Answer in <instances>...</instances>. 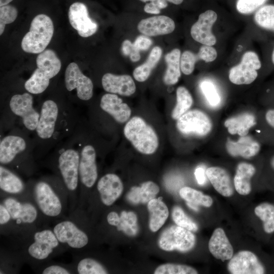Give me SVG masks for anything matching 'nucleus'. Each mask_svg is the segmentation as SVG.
Returning a JSON list of instances; mask_svg holds the SVG:
<instances>
[{"label": "nucleus", "instance_id": "obj_6", "mask_svg": "<svg viewBox=\"0 0 274 274\" xmlns=\"http://www.w3.org/2000/svg\"><path fill=\"white\" fill-rule=\"evenodd\" d=\"M24 129L13 128L0 141V163L13 170L25 172L31 168L32 151L35 150L33 139Z\"/></svg>", "mask_w": 274, "mask_h": 274}, {"label": "nucleus", "instance_id": "obj_13", "mask_svg": "<svg viewBox=\"0 0 274 274\" xmlns=\"http://www.w3.org/2000/svg\"><path fill=\"white\" fill-rule=\"evenodd\" d=\"M96 152L94 146L81 142L79 163V193L78 200L84 195L85 189L93 187L98 178Z\"/></svg>", "mask_w": 274, "mask_h": 274}, {"label": "nucleus", "instance_id": "obj_12", "mask_svg": "<svg viewBox=\"0 0 274 274\" xmlns=\"http://www.w3.org/2000/svg\"><path fill=\"white\" fill-rule=\"evenodd\" d=\"M195 241V236L191 231L178 225H172L161 233L158 245L165 251L177 250L185 253L194 248Z\"/></svg>", "mask_w": 274, "mask_h": 274}, {"label": "nucleus", "instance_id": "obj_25", "mask_svg": "<svg viewBox=\"0 0 274 274\" xmlns=\"http://www.w3.org/2000/svg\"><path fill=\"white\" fill-rule=\"evenodd\" d=\"M106 219L109 225L129 236H136L139 231L137 216L133 212L123 211L119 214L111 211L107 214Z\"/></svg>", "mask_w": 274, "mask_h": 274}, {"label": "nucleus", "instance_id": "obj_11", "mask_svg": "<svg viewBox=\"0 0 274 274\" xmlns=\"http://www.w3.org/2000/svg\"><path fill=\"white\" fill-rule=\"evenodd\" d=\"M31 94L27 92L12 95L7 108L12 117L19 118L23 129L29 133L35 132L40 117L39 110L34 107Z\"/></svg>", "mask_w": 274, "mask_h": 274}, {"label": "nucleus", "instance_id": "obj_42", "mask_svg": "<svg viewBox=\"0 0 274 274\" xmlns=\"http://www.w3.org/2000/svg\"><path fill=\"white\" fill-rule=\"evenodd\" d=\"M39 273L43 274H71L75 273L71 264L48 263L38 267Z\"/></svg>", "mask_w": 274, "mask_h": 274}, {"label": "nucleus", "instance_id": "obj_19", "mask_svg": "<svg viewBox=\"0 0 274 274\" xmlns=\"http://www.w3.org/2000/svg\"><path fill=\"white\" fill-rule=\"evenodd\" d=\"M217 19V14L213 10H208L201 13L197 21L191 28L192 38L203 45H214L216 43V38L212 32V28Z\"/></svg>", "mask_w": 274, "mask_h": 274}, {"label": "nucleus", "instance_id": "obj_22", "mask_svg": "<svg viewBox=\"0 0 274 274\" xmlns=\"http://www.w3.org/2000/svg\"><path fill=\"white\" fill-rule=\"evenodd\" d=\"M140 32L148 37H154L172 33L175 23L165 15H156L142 19L138 24Z\"/></svg>", "mask_w": 274, "mask_h": 274}, {"label": "nucleus", "instance_id": "obj_37", "mask_svg": "<svg viewBox=\"0 0 274 274\" xmlns=\"http://www.w3.org/2000/svg\"><path fill=\"white\" fill-rule=\"evenodd\" d=\"M179 194L187 202L193 204L210 207L213 204V199L210 196L189 187H182L180 190Z\"/></svg>", "mask_w": 274, "mask_h": 274}, {"label": "nucleus", "instance_id": "obj_5", "mask_svg": "<svg viewBox=\"0 0 274 274\" xmlns=\"http://www.w3.org/2000/svg\"><path fill=\"white\" fill-rule=\"evenodd\" d=\"M29 184L32 200L45 220L58 219L63 216L69 197L58 177L43 178Z\"/></svg>", "mask_w": 274, "mask_h": 274}, {"label": "nucleus", "instance_id": "obj_50", "mask_svg": "<svg viewBox=\"0 0 274 274\" xmlns=\"http://www.w3.org/2000/svg\"><path fill=\"white\" fill-rule=\"evenodd\" d=\"M141 3H147L153 2L157 4L162 10L166 9L168 6V3L166 0H138Z\"/></svg>", "mask_w": 274, "mask_h": 274}, {"label": "nucleus", "instance_id": "obj_2", "mask_svg": "<svg viewBox=\"0 0 274 274\" xmlns=\"http://www.w3.org/2000/svg\"><path fill=\"white\" fill-rule=\"evenodd\" d=\"M45 221L32 198H19L6 195L1 198V234L17 238L41 227Z\"/></svg>", "mask_w": 274, "mask_h": 274}, {"label": "nucleus", "instance_id": "obj_32", "mask_svg": "<svg viewBox=\"0 0 274 274\" xmlns=\"http://www.w3.org/2000/svg\"><path fill=\"white\" fill-rule=\"evenodd\" d=\"M255 172V168L251 164L242 162L237 165L234 178V185L236 191L239 194L246 195L250 193V181Z\"/></svg>", "mask_w": 274, "mask_h": 274}, {"label": "nucleus", "instance_id": "obj_27", "mask_svg": "<svg viewBox=\"0 0 274 274\" xmlns=\"http://www.w3.org/2000/svg\"><path fill=\"white\" fill-rule=\"evenodd\" d=\"M209 249L214 257L222 261L230 260L233 254V247L221 228L214 231L209 242Z\"/></svg>", "mask_w": 274, "mask_h": 274}, {"label": "nucleus", "instance_id": "obj_45", "mask_svg": "<svg viewBox=\"0 0 274 274\" xmlns=\"http://www.w3.org/2000/svg\"><path fill=\"white\" fill-rule=\"evenodd\" d=\"M268 0H237L236 7L238 12L243 14L253 13Z\"/></svg>", "mask_w": 274, "mask_h": 274}, {"label": "nucleus", "instance_id": "obj_53", "mask_svg": "<svg viewBox=\"0 0 274 274\" xmlns=\"http://www.w3.org/2000/svg\"><path fill=\"white\" fill-rule=\"evenodd\" d=\"M12 1L13 0H0V6L2 7L7 5Z\"/></svg>", "mask_w": 274, "mask_h": 274}, {"label": "nucleus", "instance_id": "obj_36", "mask_svg": "<svg viewBox=\"0 0 274 274\" xmlns=\"http://www.w3.org/2000/svg\"><path fill=\"white\" fill-rule=\"evenodd\" d=\"M177 104L172 112V117L178 120L191 107L193 103L192 96L186 88L179 87L176 91Z\"/></svg>", "mask_w": 274, "mask_h": 274}, {"label": "nucleus", "instance_id": "obj_39", "mask_svg": "<svg viewBox=\"0 0 274 274\" xmlns=\"http://www.w3.org/2000/svg\"><path fill=\"white\" fill-rule=\"evenodd\" d=\"M256 23L261 27L274 31V5L261 7L254 15Z\"/></svg>", "mask_w": 274, "mask_h": 274}, {"label": "nucleus", "instance_id": "obj_55", "mask_svg": "<svg viewBox=\"0 0 274 274\" xmlns=\"http://www.w3.org/2000/svg\"><path fill=\"white\" fill-rule=\"evenodd\" d=\"M271 165L273 168L274 169V156L272 158L271 160Z\"/></svg>", "mask_w": 274, "mask_h": 274}, {"label": "nucleus", "instance_id": "obj_31", "mask_svg": "<svg viewBox=\"0 0 274 274\" xmlns=\"http://www.w3.org/2000/svg\"><path fill=\"white\" fill-rule=\"evenodd\" d=\"M159 187L152 181H147L141 186H133L127 194V200L133 204L146 203L155 198Z\"/></svg>", "mask_w": 274, "mask_h": 274}, {"label": "nucleus", "instance_id": "obj_29", "mask_svg": "<svg viewBox=\"0 0 274 274\" xmlns=\"http://www.w3.org/2000/svg\"><path fill=\"white\" fill-rule=\"evenodd\" d=\"M228 152L233 156H241L248 158L256 155L260 150V145L250 136H242L237 142L228 140Z\"/></svg>", "mask_w": 274, "mask_h": 274}, {"label": "nucleus", "instance_id": "obj_1", "mask_svg": "<svg viewBox=\"0 0 274 274\" xmlns=\"http://www.w3.org/2000/svg\"><path fill=\"white\" fill-rule=\"evenodd\" d=\"M40 117L33 132L36 155L47 152L79 125L74 108L61 105L54 99L44 100L39 109Z\"/></svg>", "mask_w": 274, "mask_h": 274}, {"label": "nucleus", "instance_id": "obj_38", "mask_svg": "<svg viewBox=\"0 0 274 274\" xmlns=\"http://www.w3.org/2000/svg\"><path fill=\"white\" fill-rule=\"evenodd\" d=\"M256 215L263 222V229L265 232H274V206L264 202L257 206L254 210Z\"/></svg>", "mask_w": 274, "mask_h": 274}, {"label": "nucleus", "instance_id": "obj_21", "mask_svg": "<svg viewBox=\"0 0 274 274\" xmlns=\"http://www.w3.org/2000/svg\"><path fill=\"white\" fill-rule=\"evenodd\" d=\"M96 189L101 202L106 207H110L122 194L123 185L121 179L117 175L108 173L99 179Z\"/></svg>", "mask_w": 274, "mask_h": 274}, {"label": "nucleus", "instance_id": "obj_34", "mask_svg": "<svg viewBox=\"0 0 274 274\" xmlns=\"http://www.w3.org/2000/svg\"><path fill=\"white\" fill-rule=\"evenodd\" d=\"M256 124L254 116L250 113H244L226 120L224 125L231 134L246 136L249 129Z\"/></svg>", "mask_w": 274, "mask_h": 274}, {"label": "nucleus", "instance_id": "obj_16", "mask_svg": "<svg viewBox=\"0 0 274 274\" xmlns=\"http://www.w3.org/2000/svg\"><path fill=\"white\" fill-rule=\"evenodd\" d=\"M176 126L183 134L204 136L211 131L212 123L205 113L194 110L186 112L180 117L177 120Z\"/></svg>", "mask_w": 274, "mask_h": 274}, {"label": "nucleus", "instance_id": "obj_28", "mask_svg": "<svg viewBox=\"0 0 274 274\" xmlns=\"http://www.w3.org/2000/svg\"><path fill=\"white\" fill-rule=\"evenodd\" d=\"M206 174L215 190L222 195L229 197L234 192L233 186L228 173L220 167H210Z\"/></svg>", "mask_w": 274, "mask_h": 274}, {"label": "nucleus", "instance_id": "obj_24", "mask_svg": "<svg viewBox=\"0 0 274 274\" xmlns=\"http://www.w3.org/2000/svg\"><path fill=\"white\" fill-rule=\"evenodd\" d=\"M99 106L104 112L119 123L126 122L131 115L130 107L116 94L108 93L103 95L100 100Z\"/></svg>", "mask_w": 274, "mask_h": 274}, {"label": "nucleus", "instance_id": "obj_4", "mask_svg": "<svg viewBox=\"0 0 274 274\" xmlns=\"http://www.w3.org/2000/svg\"><path fill=\"white\" fill-rule=\"evenodd\" d=\"M14 239L18 247L16 253L23 261L36 267L67 250L60 243L53 229L48 227H41Z\"/></svg>", "mask_w": 274, "mask_h": 274}, {"label": "nucleus", "instance_id": "obj_44", "mask_svg": "<svg viewBox=\"0 0 274 274\" xmlns=\"http://www.w3.org/2000/svg\"><path fill=\"white\" fill-rule=\"evenodd\" d=\"M200 88L209 103L213 107L217 106L220 102V97L214 84L209 81L200 84Z\"/></svg>", "mask_w": 274, "mask_h": 274}, {"label": "nucleus", "instance_id": "obj_40", "mask_svg": "<svg viewBox=\"0 0 274 274\" xmlns=\"http://www.w3.org/2000/svg\"><path fill=\"white\" fill-rule=\"evenodd\" d=\"M154 274H197L193 267L186 265L167 263L158 266Z\"/></svg>", "mask_w": 274, "mask_h": 274}, {"label": "nucleus", "instance_id": "obj_7", "mask_svg": "<svg viewBox=\"0 0 274 274\" xmlns=\"http://www.w3.org/2000/svg\"><path fill=\"white\" fill-rule=\"evenodd\" d=\"M80 214L81 209L76 208L69 216L58 221L52 228L60 243L76 253L86 248L89 242L88 234L82 225Z\"/></svg>", "mask_w": 274, "mask_h": 274}, {"label": "nucleus", "instance_id": "obj_48", "mask_svg": "<svg viewBox=\"0 0 274 274\" xmlns=\"http://www.w3.org/2000/svg\"><path fill=\"white\" fill-rule=\"evenodd\" d=\"M143 10L145 13L148 14H159L162 9L157 4L151 2L144 5Z\"/></svg>", "mask_w": 274, "mask_h": 274}, {"label": "nucleus", "instance_id": "obj_9", "mask_svg": "<svg viewBox=\"0 0 274 274\" xmlns=\"http://www.w3.org/2000/svg\"><path fill=\"white\" fill-rule=\"evenodd\" d=\"M123 132L134 148L142 154H153L158 148L159 141L156 132L141 117L134 116L130 119Z\"/></svg>", "mask_w": 274, "mask_h": 274}, {"label": "nucleus", "instance_id": "obj_14", "mask_svg": "<svg viewBox=\"0 0 274 274\" xmlns=\"http://www.w3.org/2000/svg\"><path fill=\"white\" fill-rule=\"evenodd\" d=\"M261 66L257 54L253 51L246 52L243 55L241 62L230 70L229 80L236 85L251 84L257 78V70Z\"/></svg>", "mask_w": 274, "mask_h": 274}, {"label": "nucleus", "instance_id": "obj_49", "mask_svg": "<svg viewBox=\"0 0 274 274\" xmlns=\"http://www.w3.org/2000/svg\"><path fill=\"white\" fill-rule=\"evenodd\" d=\"M194 175L198 184L203 185L206 183V178L204 169L202 167H198L196 168Z\"/></svg>", "mask_w": 274, "mask_h": 274}, {"label": "nucleus", "instance_id": "obj_33", "mask_svg": "<svg viewBox=\"0 0 274 274\" xmlns=\"http://www.w3.org/2000/svg\"><path fill=\"white\" fill-rule=\"evenodd\" d=\"M180 57L181 51L178 48L166 54L165 60L167 68L163 78L165 84L172 85L178 82L181 76Z\"/></svg>", "mask_w": 274, "mask_h": 274}, {"label": "nucleus", "instance_id": "obj_3", "mask_svg": "<svg viewBox=\"0 0 274 274\" xmlns=\"http://www.w3.org/2000/svg\"><path fill=\"white\" fill-rule=\"evenodd\" d=\"M81 144L79 125L68 140L57 148L54 156L55 170L67 191L71 212L78 203Z\"/></svg>", "mask_w": 274, "mask_h": 274}, {"label": "nucleus", "instance_id": "obj_30", "mask_svg": "<svg viewBox=\"0 0 274 274\" xmlns=\"http://www.w3.org/2000/svg\"><path fill=\"white\" fill-rule=\"evenodd\" d=\"M147 209L149 213V229L152 232H156L163 225L168 217V208L159 197L150 200L147 203Z\"/></svg>", "mask_w": 274, "mask_h": 274}, {"label": "nucleus", "instance_id": "obj_8", "mask_svg": "<svg viewBox=\"0 0 274 274\" xmlns=\"http://www.w3.org/2000/svg\"><path fill=\"white\" fill-rule=\"evenodd\" d=\"M37 68L24 83L25 89L32 94H39L48 87L50 80L59 72L61 63L56 53L47 49L39 54Z\"/></svg>", "mask_w": 274, "mask_h": 274}, {"label": "nucleus", "instance_id": "obj_47", "mask_svg": "<svg viewBox=\"0 0 274 274\" xmlns=\"http://www.w3.org/2000/svg\"><path fill=\"white\" fill-rule=\"evenodd\" d=\"M134 46L140 51L148 50L152 44V41L145 35L138 37L134 43Z\"/></svg>", "mask_w": 274, "mask_h": 274}, {"label": "nucleus", "instance_id": "obj_26", "mask_svg": "<svg viewBox=\"0 0 274 274\" xmlns=\"http://www.w3.org/2000/svg\"><path fill=\"white\" fill-rule=\"evenodd\" d=\"M217 57V52L216 49L208 45H202L196 54L190 51H185L180 57L181 70L184 74L189 75L194 71L195 63L197 60L212 62L215 60Z\"/></svg>", "mask_w": 274, "mask_h": 274}, {"label": "nucleus", "instance_id": "obj_51", "mask_svg": "<svg viewBox=\"0 0 274 274\" xmlns=\"http://www.w3.org/2000/svg\"><path fill=\"white\" fill-rule=\"evenodd\" d=\"M265 118L267 123L274 127V109L268 110L266 113Z\"/></svg>", "mask_w": 274, "mask_h": 274}, {"label": "nucleus", "instance_id": "obj_23", "mask_svg": "<svg viewBox=\"0 0 274 274\" xmlns=\"http://www.w3.org/2000/svg\"><path fill=\"white\" fill-rule=\"evenodd\" d=\"M101 84L106 91L123 96H130L136 90L134 81L128 75H116L106 73L102 77Z\"/></svg>", "mask_w": 274, "mask_h": 274}, {"label": "nucleus", "instance_id": "obj_18", "mask_svg": "<svg viewBox=\"0 0 274 274\" xmlns=\"http://www.w3.org/2000/svg\"><path fill=\"white\" fill-rule=\"evenodd\" d=\"M68 17L71 25L81 37L87 38L96 32L97 24L89 16L87 8L84 4L76 2L72 4Z\"/></svg>", "mask_w": 274, "mask_h": 274}, {"label": "nucleus", "instance_id": "obj_41", "mask_svg": "<svg viewBox=\"0 0 274 274\" xmlns=\"http://www.w3.org/2000/svg\"><path fill=\"white\" fill-rule=\"evenodd\" d=\"M172 216L177 225L191 231H196L198 226L192 220L179 206H175L172 210Z\"/></svg>", "mask_w": 274, "mask_h": 274}, {"label": "nucleus", "instance_id": "obj_10", "mask_svg": "<svg viewBox=\"0 0 274 274\" xmlns=\"http://www.w3.org/2000/svg\"><path fill=\"white\" fill-rule=\"evenodd\" d=\"M54 33V25L51 19L41 14L33 18L29 30L23 37L21 48L27 53L39 54L48 45Z\"/></svg>", "mask_w": 274, "mask_h": 274}, {"label": "nucleus", "instance_id": "obj_52", "mask_svg": "<svg viewBox=\"0 0 274 274\" xmlns=\"http://www.w3.org/2000/svg\"><path fill=\"white\" fill-rule=\"evenodd\" d=\"M168 3L173 4L176 5H181L184 0H166Z\"/></svg>", "mask_w": 274, "mask_h": 274}, {"label": "nucleus", "instance_id": "obj_17", "mask_svg": "<svg viewBox=\"0 0 274 274\" xmlns=\"http://www.w3.org/2000/svg\"><path fill=\"white\" fill-rule=\"evenodd\" d=\"M0 189L3 195L31 198L29 183L26 184L15 171L0 165Z\"/></svg>", "mask_w": 274, "mask_h": 274}, {"label": "nucleus", "instance_id": "obj_54", "mask_svg": "<svg viewBox=\"0 0 274 274\" xmlns=\"http://www.w3.org/2000/svg\"><path fill=\"white\" fill-rule=\"evenodd\" d=\"M187 204L190 208H191L193 210H194L195 211H198V209L197 208V207H196L195 206H194V204L189 203V202H187Z\"/></svg>", "mask_w": 274, "mask_h": 274}, {"label": "nucleus", "instance_id": "obj_56", "mask_svg": "<svg viewBox=\"0 0 274 274\" xmlns=\"http://www.w3.org/2000/svg\"><path fill=\"white\" fill-rule=\"evenodd\" d=\"M272 61L273 63L274 64V49L272 54Z\"/></svg>", "mask_w": 274, "mask_h": 274}, {"label": "nucleus", "instance_id": "obj_46", "mask_svg": "<svg viewBox=\"0 0 274 274\" xmlns=\"http://www.w3.org/2000/svg\"><path fill=\"white\" fill-rule=\"evenodd\" d=\"M122 51L125 55L129 56L130 60L133 62L138 61L140 59V51L136 49L133 44L128 40L123 41Z\"/></svg>", "mask_w": 274, "mask_h": 274}, {"label": "nucleus", "instance_id": "obj_15", "mask_svg": "<svg viewBox=\"0 0 274 274\" xmlns=\"http://www.w3.org/2000/svg\"><path fill=\"white\" fill-rule=\"evenodd\" d=\"M64 83L66 90H76L78 98L88 101L93 96V84L91 80L84 75L76 63H70L66 68Z\"/></svg>", "mask_w": 274, "mask_h": 274}, {"label": "nucleus", "instance_id": "obj_20", "mask_svg": "<svg viewBox=\"0 0 274 274\" xmlns=\"http://www.w3.org/2000/svg\"><path fill=\"white\" fill-rule=\"evenodd\" d=\"M227 268L232 274H263L265 271L257 256L249 251H241L232 256Z\"/></svg>", "mask_w": 274, "mask_h": 274}, {"label": "nucleus", "instance_id": "obj_35", "mask_svg": "<svg viewBox=\"0 0 274 274\" xmlns=\"http://www.w3.org/2000/svg\"><path fill=\"white\" fill-rule=\"evenodd\" d=\"M162 52L161 48L158 46H155L152 49L145 62L136 67L133 72V76L136 81L143 82L147 80L159 61Z\"/></svg>", "mask_w": 274, "mask_h": 274}, {"label": "nucleus", "instance_id": "obj_43", "mask_svg": "<svg viewBox=\"0 0 274 274\" xmlns=\"http://www.w3.org/2000/svg\"><path fill=\"white\" fill-rule=\"evenodd\" d=\"M18 15L17 9L9 5L0 8V35L4 31L6 24L13 22Z\"/></svg>", "mask_w": 274, "mask_h": 274}]
</instances>
